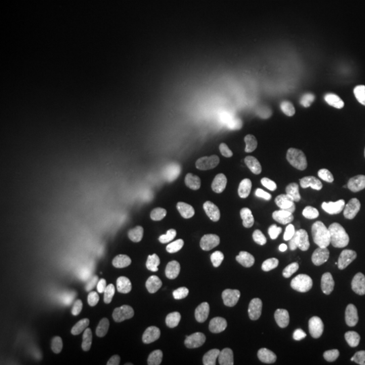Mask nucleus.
Returning a JSON list of instances; mask_svg holds the SVG:
<instances>
[{"label":"nucleus","instance_id":"1","mask_svg":"<svg viewBox=\"0 0 365 365\" xmlns=\"http://www.w3.org/2000/svg\"><path fill=\"white\" fill-rule=\"evenodd\" d=\"M361 341L363 336L357 327H339L327 339V354L334 363L344 364L356 356L361 346Z\"/></svg>","mask_w":365,"mask_h":365}]
</instances>
